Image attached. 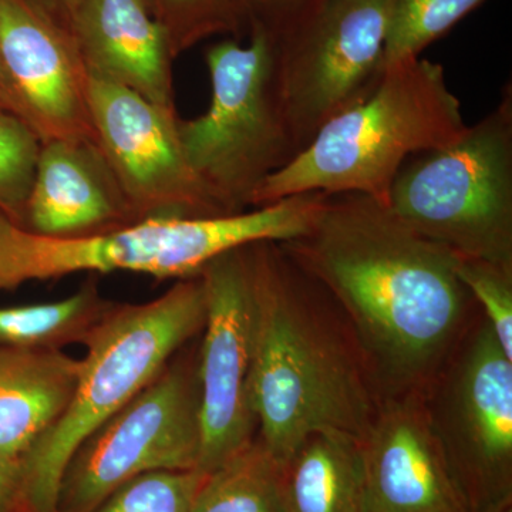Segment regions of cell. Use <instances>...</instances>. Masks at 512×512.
Instances as JSON below:
<instances>
[{
  "instance_id": "cell-1",
  "label": "cell",
  "mask_w": 512,
  "mask_h": 512,
  "mask_svg": "<svg viewBox=\"0 0 512 512\" xmlns=\"http://www.w3.org/2000/svg\"><path fill=\"white\" fill-rule=\"evenodd\" d=\"M281 244L338 303L380 397L424 392L477 305L458 256L357 192L323 194L308 231Z\"/></svg>"
},
{
  "instance_id": "cell-2",
  "label": "cell",
  "mask_w": 512,
  "mask_h": 512,
  "mask_svg": "<svg viewBox=\"0 0 512 512\" xmlns=\"http://www.w3.org/2000/svg\"><path fill=\"white\" fill-rule=\"evenodd\" d=\"M245 252L256 439L279 464L313 431L362 440L382 397L348 319L281 242H254Z\"/></svg>"
},
{
  "instance_id": "cell-3",
  "label": "cell",
  "mask_w": 512,
  "mask_h": 512,
  "mask_svg": "<svg viewBox=\"0 0 512 512\" xmlns=\"http://www.w3.org/2000/svg\"><path fill=\"white\" fill-rule=\"evenodd\" d=\"M467 124L443 66L403 60L384 70L375 92L325 124L308 147L271 175L252 208L308 192H357L386 204L407 158L456 140Z\"/></svg>"
},
{
  "instance_id": "cell-4",
  "label": "cell",
  "mask_w": 512,
  "mask_h": 512,
  "mask_svg": "<svg viewBox=\"0 0 512 512\" xmlns=\"http://www.w3.org/2000/svg\"><path fill=\"white\" fill-rule=\"evenodd\" d=\"M315 211V198L301 194L241 214L151 218L109 234L79 238L35 234L0 211V291L80 272H133L158 281L192 278L231 249L298 238Z\"/></svg>"
},
{
  "instance_id": "cell-5",
  "label": "cell",
  "mask_w": 512,
  "mask_h": 512,
  "mask_svg": "<svg viewBox=\"0 0 512 512\" xmlns=\"http://www.w3.org/2000/svg\"><path fill=\"white\" fill-rule=\"evenodd\" d=\"M205 316L200 275L175 281L153 301L113 302L84 342L87 353L66 412L23 461V503L56 512L57 488L74 451L201 335Z\"/></svg>"
},
{
  "instance_id": "cell-6",
  "label": "cell",
  "mask_w": 512,
  "mask_h": 512,
  "mask_svg": "<svg viewBox=\"0 0 512 512\" xmlns=\"http://www.w3.org/2000/svg\"><path fill=\"white\" fill-rule=\"evenodd\" d=\"M404 224L460 258L512 268V87L447 146L407 158L386 201Z\"/></svg>"
},
{
  "instance_id": "cell-7",
  "label": "cell",
  "mask_w": 512,
  "mask_h": 512,
  "mask_svg": "<svg viewBox=\"0 0 512 512\" xmlns=\"http://www.w3.org/2000/svg\"><path fill=\"white\" fill-rule=\"evenodd\" d=\"M249 29V45L224 40L207 50L210 107L178 121L188 164L227 215L252 210L262 184L298 156L276 86L275 37Z\"/></svg>"
},
{
  "instance_id": "cell-8",
  "label": "cell",
  "mask_w": 512,
  "mask_h": 512,
  "mask_svg": "<svg viewBox=\"0 0 512 512\" xmlns=\"http://www.w3.org/2000/svg\"><path fill=\"white\" fill-rule=\"evenodd\" d=\"M200 336L74 451L57 488L56 512H94L121 485L151 471L197 470Z\"/></svg>"
},
{
  "instance_id": "cell-9",
  "label": "cell",
  "mask_w": 512,
  "mask_h": 512,
  "mask_svg": "<svg viewBox=\"0 0 512 512\" xmlns=\"http://www.w3.org/2000/svg\"><path fill=\"white\" fill-rule=\"evenodd\" d=\"M424 399L464 510L511 504L512 360L487 320L467 329Z\"/></svg>"
},
{
  "instance_id": "cell-10",
  "label": "cell",
  "mask_w": 512,
  "mask_h": 512,
  "mask_svg": "<svg viewBox=\"0 0 512 512\" xmlns=\"http://www.w3.org/2000/svg\"><path fill=\"white\" fill-rule=\"evenodd\" d=\"M389 0H315L275 37V80L298 154L320 128L375 92Z\"/></svg>"
},
{
  "instance_id": "cell-11",
  "label": "cell",
  "mask_w": 512,
  "mask_h": 512,
  "mask_svg": "<svg viewBox=\"0 0 512 512\" xmlns=\"http://www.w3.org/2000/svg\"><path fill=\"white\" fill-rule=\"evenodd\" d=\"M89 103L97 144L138 222L227 215L185 158L177 111L90 76Z\"/></svg>"
},
{
  "instance_id": "cell-12",
  "label": "cell",
  "mask_w": 512,
  "mask_h": 512,
  "mask_svg": "<svg viewBox=\"0 0 512 512\" xmlns=\"http://www.w3.org/2000/svg\"><path fill=\"white\" fill-rule=\"evenodd\" d=\"M245 247L211 259L200 275L207 316L200 336L201 456L197 470L215 468L254 443L252 301Z\"/></svg>"
},
{
  "instance_id": "cell-13",
  "label": "cell",
  "mask_w": 512,
  "mask_h": 512,
  "mask_svg": "<svg viewBox=\"0 0 512 512\" xmlns=\"http://www.w3.org/2000/svg\"><path fill=\"white\" fill-rule=\"evenodd\" d=\"M0 60L16 114L42 144L96 141L89 74L70 30L28 0H0Z\"/></svg>"
},
{
  "instance_id": "cell-14",
  "label": "cell",
  "mask_w": 512,
  "mask_h": 512,
  "mask_svg": "<svg viewBox=\"0 0 512 512\" xmlns=\"http://www.w3.org/2000/svg\"><path fill=\"white\" fill-rule=\"evenodd\" d=\"M365 512H466L424 392L384 397L362 440Z\"/></svg>"
},
{
  "instance_id": "cell-15",
  "label": "cell",
  "mask_w": 512,
  "mask_h": 512,
  "mask_svg": "<svg viewBox=\"0 0 512 512\" xmlns=\"http://www.w3.org/2000/svg\"><path fill=\"white\" fill-rule=\"evenodd\" d=\"M138 224L97 141L40 148L22 227L56 238L92 237Z\"/></svg>"
},
{
  "instance_id": "cell-16",
  "label": "cell",
  "mask_w": 512,
  "mask_h": 512,
  "mask_svg": "<svg viewBox=\"0 0 512 512\" xmlns=\"http://www.w3.org/2000/svg\"><path fill=\"white\" fill-rule=\"evenodd\" d=\"M69 29L90 77L177 111L173 47L146 0H83Z\"/></svg>"
},
{
  "instance_id": "cell-17",
  "label": "cell",
  "mask_w": 512,
  "mask_h": 512,
  "mask_svg": "<svg viewBox=\"0 0 512 512\" xmlns=\"http://www.w3.org/2000/svg\"><path fill=\"white\" fill-rule=\"evenodd\" d=\"M80 369L63 350L0 348V457L23 464L66 412Z\"/></svg>"
},
{
  "instance_id": "cell-18",
  "label": "cell",
  "mask_w": 512,
  "mask_h": 512,
  "mask_svg": "<svg viewBox=\"0 0 512 512\" xmlns=\"http://www.w3.org/2000/svg\"><path fill=\"white\" fill-rule=\"evenodd\" d=\"M285 512H365L360 440L313 431L281 463Z\"/></svg>"
},
{
  "instance_id": "cell-19",
  "label": "cell",
  "mask_w": 512,
  "mask_h": 512,
  "mask_svg": "<svg viewBox=\"0 0 512 512\" xmlns=\"http://www.w3.org/2000/svg\"><path fill=\"white\" fill-rule=\"evenodd\" d=\"M111 305L90 278L62 301L0 306V348L63 350L84 345Z\"/></svg>"
},
{
  "instance_id": "cell-20",
  "label": "cell",
  "mask_w": 512,
  "mask_h": 512,
  "mask_svg": "<svg viewBox=\"0 0 512 512\" xmlns=\"http://www.w3.org/2000/svg\"><path fill=\"white\" fill-rule=\"evenodd\" d=\"M190 512H285L281 464L255 439L204 474Z\"/></svg>"
},
{
  "instance_id": "cell-21",
  "label": "cell",
  "mask_w": 512,
  "mask_h": 512,
  "mask_svg": "<svg viewBox=\"0 0 512 512\" xmlns=\"http://www.w3.org/2000/svg\"><path fill=\"white\" fill-rule=\"evenodd\" d=\"M487 0H389L383 69L419 57Z\"/></svg>"
},
{
  "instance_id": "cell-22",
  "label": "cell",
  "mask_w": 512,
  "mask_h": 512,
  "mask_svg": "<svg viewBox=\"0 0 512 512\" xmlns=\"http://www.w3.org/2000/svg\"><path fill=\"white\" fill-rule=\"evenodd\" d=\"M154 18L167 30L175 57L202 37L235 32L248 22L242 0H146Z\"/></svg>"
},
{
  "instance_id": "cell-23",
  "label": "cell",
  "mask_w": 512,
  "mask_h": 512,
  "mask_svg": "<svg viewBox=\"0 0 512 512\" xmlns=\"http://www.w3.org/2000/svg\"><path fill=\"white\" fill-rule=\"evenodd\" d=\"M42 141L19 117L0 113V211L22 224Z\"/></svg>"
},
{
  "instance_id": "cell-24",
  "label": "cell",
  "mask_w": 512,
  "mask_h": 512,
  "mask_svg": "<svg viewBox=\"0 0 512 512\" xmlns=\"http://www.w3.org/2000/svg\"><path fill=\"white\" fill-rule=\"evenodd\" d=\"M202 477L198 470L141 474L117 488L94 512H190Z\"/></svg>"
},
{
  "instance_id": "cell-25",
  "label": "cell",
  "mask_w": 512,
  "mask_h": 512,
  "mask_svg": "<svg viewBox=\"0 0 512 512\" xmlns=\"http://www.w3.org/2000/svg\"><path fill=\"white\" fill-rule=\"evenodd\" d=\"M457 276L483 309L505 355L512 360V268L480 259L460 258Z\"/></svg>"
},
{
  "instance_id": "cell-26",
  "label": "cell",
  "mask_w": 512,
  "mask_h": 512,
  "mask_svg": "<svg viewBox=\"0 0 512 512\" xmlns=\"http://www.w3.org/2000/svg\"><path fill=\"white\" fill-rule=\"evenodd\" d=\"M315 0H242L249 28L259 26L276 37L295 22Z\"/></svg>"
},
{
  "instance_id": "cell-27",
  "label": "cell",
  "mask_w": 512,
  "mask_h": 512,
  "mask_svg": "<svg viewBox=\"0 0 512 512\" xmlns=\"http://www.w3.org/2000/svg\"><path fill=\"white\" fill-rule=\"evenodd\" d=\"M22 493V464L0 457V512H13Z\"/></svg>"
},
{
  "instance_id": "cell-28",
  "label": "cell",
  "mask_w": 512,
  "mask_h": 512,
  "mask_svg": "<svg viewBox=\"0 0 512 512\" xmlns=\"http://www.w3.org/2000/svg\"><path fill=\"white\" fill-rule=\"evenodd\" d=\"M28 2L47 18L55 20L60 26L70 30V22L83 0H28Z\"/></svg>"
},
{
  "instance_id": "cell-29",
  "label": "cell",
  "mask_w": 512,
  "mask_h": 512,
  "mask_svg": "<svg viewBox=\"0 0 512 512\" xmlns=\"http://www.w3.org/2000/svg\"><path fill=\"white\" fill-rule=\"evenodd\" d=\"M0 113H9L18 117L16 114V104L13 100L12 90H10L8 77L3 69L2 60H0ZM25 123V121H23Z\"/></svg>"
},
{
  "instance_id": "cell-30",
  "label": "cell",
  "mask_w": 512,
  "mask_h": 512,
  "mask_svg": "<svg viewBox=\"0 0 512 512\" xmlns=\"http://www.w3.org/2000/svg\"><path fill=\"white\" fill-rule=\"evenodd\" d=\"M13 512H36L33 508H30L28 504L23 503L20 498L18 505H16L15 511Z\"/></svg>"
},
{
  "instance_id": "cell-31",
  "label": "cell",
  "mask_w": 512,
  "mask_h": 512,
  "mask_svg": "<svg viewBox=\"0 0 512 512\" xmlns=\"http://www.w3.org/2000/svg\"><path fill=\"white\" fill-rule=\"evenodd\" d=\"M494 512H512V503L504 505V507H501L500 510Z\"/></svg>"
}]
</instances>
